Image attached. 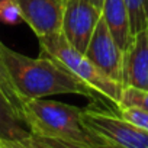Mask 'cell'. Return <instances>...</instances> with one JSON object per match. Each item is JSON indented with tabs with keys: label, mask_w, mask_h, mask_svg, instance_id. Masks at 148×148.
<instances>
[{
	"label": "cell",
	"mask_w": 148,
	"mask_h": 148,
	"mask_svg": "<svg viewBox=\"0 0 148 148\" xmlns=\"http://www.w3.org/2000/svg\"><path fill=\"white\" fill-rule=\"evenodd\" d=\"M96 148H118V147H112V145H99V147H96Z\"/></svg>",
	"instance_id": "d6986e66"
},
{
	"label": "cell",
	"mask_w": 148,
	"mask_h": 148,
	"mask_svg": "<svg viewBox=\"0 0 148 148\" xmlns=\"http://www.w3.org/2000/svg\"><path fill=\"white\" fill-rule=\"evenodd\" d=\"M83 126L103 145L118 148H148V132L123 119L118 110L96 109L93 106L82 109Z\"/></svg>",
	"instance_id": "277c9868"
},
{
	"label": "cell",
	"mask_w": 148,
	"mask_h": 148,
	"mask_svg": "<svg viewBox=\"0 0 148 148\" xmlns=\"http://www.w3.org/2000/svg\"><path fill=\"white\" fill-rule=\"evenodd\" d=\"M2 47H3V42L0 41V89L5 93V96L9 99V102L12 103V106L15 108V110L18 112V115L22 118V108H23V100L21 99L19 93L16 92L15 86H13V82L9 76V73L5 67V62H3V57H2ZM23 121V119H22Z\"/></svg>",
	"instance_id": "7c38bea8"
},
{
	"label": "cell",
	"mask_w": 148,
	"mask_h": 148,
	"mask_svg": "<svg viewBox=\"0 0 148 148\" xmlns=\"http://www.w3.org/2000/svg\"><path fill=\"white\" fill-rule=\"evenodd\" d=\"M0 148H44L36 139L29 135L23 139H15V141H5L0 139Z\"/></svg>",
	"instance_id": "e0dca14e"
},
{
	"label": "cell",
	"mask_w": 148,
	"mask_h": 148,
	"mask_svg": "<svg viewBox=\"0 0 148 148\" xmlns=\"http://www.w3.org/2000/svg\"><path fill=\"white\" fill-rule=\"evenodd\" d=\"M29 135L31 131L0 89V139L15 141L28 138Z\"/></svg>",
	"instance_id": "30bf717a"
},
{
	"label": "cell",
	"mask_w": 148,
	"mask_h": 148,
	"mask_svg": "<svg viewBox=\"0 0 148 148\" xmlns=\"http://www.w3.org/2000/svg\"><path fill=\"white\" fill-rule=\"evenodd\" d=\"M84 54L106 77L122 84L123 51L113 39L103 18H100Z\"/></svg>",
	"instance_id": "8992f818"
},
{
	"label": "cell",
	"mask_w": 148,
	"mask_h": 148,
	"mask_svg": "<svg viewBox=\"0 0 148 148\" xmlns=\"http://www.w3.org/2000/svg\"><path fill=\"white\" fill-rule=\"evenodd\" d=\"M129 13L132 36L144 29H148V0H125Z\"/></svg>",
	"instance_id": "8fae6325"
},
{
	"label": "cell",
	"mask_w": 148,
	"mask_h": 148,
	"mask_svg": "<svg viewBox=\"0 0 148 148\" xmlns=\"http://www.w3.org/2000/svg\"><path fill=\"white\" fill-rule=\"evenodd\" d=\"M102 18L119 48L125 51L132 41L129 13L125 0H105L102 6Z\"/></svg>",
	"instance_id": "9c48e42d"
},
{
	"label": "cell",
	"mask_w": 148,
	"mask_h": 148,
	"mask_svg": "<svg viewBox=\"0 0 148 148\" xmlns=\"http://www.w3.org/2000/svg\"><path fill=\"white\" fill-rule=\"evenodd\" d=\"M122 84L148 90V29L135 34L123 51Z\"/></svg>",
	"instance_id": "ba28073f"
},
{
	"label": "cell",
	"mask_w": 148,
	"mask_h": 148,
	"mask_svg": "<svg viewBox=\"0 0 148 148\" xmlns=\"http://www.w3.org/2000/svg\"><path fill=\"white\" fill-rule=\"evenodd\" d=\"M64 13L61 34L64 38L82 52L93 36V32L102 18V10L89 0H62Z\"/></svg>",
	"instance_id": "5b68a950"
},
{
	"label": "cell",
	"mask_w": 148,
	"mask_h": 148,
	"mask_svg": "<svg viewBox=\"0 0 148 148\" xmlns=\"http://www.w3.org/2000/svg\"><path fill=\"white\" fill-rule=\"evenodd\" d=\"M119 106H135L148 112V90L135 89V87H123Z\"/></svg>",
	"instance_id": "4fadbf2b"
},
{
	"label": "cell",
	"mask_w": 148,
	"mask_h": 148,
	"mask_svg": "<svg viewBox=\"0 0 148 148\" xmlns=\"http://www.w3.org/2000/svg\"><path fill=\"white\" fill-rule=\"evenodd\" d=\"M89 2L93 3L96 8H99V9L102 10V6H103V2H105V0H89Z\"/></svg>",
	"instance_id": "ac0fdd59"
},
{
	"label": "cell",
	"mask_w": 148,
	"mask_h": 148,
	"mask_svg": "<svg viewBox=\"0 0 148 148\" xmlns=\"http://www.w3.org/2000/svg\"><path fill=\"white\" fill-rule=\"evenodd\" d=\"M116 110L123 119L138 126L139 129L148 132V112L147 110L135 108V106H119Z\"/></svg>",
	"instance_id": "5bb4252c"
},
{
	"label": "cell",
	"mask_w": 148,
	"mask_h": 148,
	"mask_svg": "<svg viewBox=\"0 0 148 148\" xmlns=\"http://www.w3.org/2000/svg\"><path fill=\"white\" fill-rule=\"evenodd\" d=\"M2 57L5 67L21 99H42L52 95H80L97 100V93L67 70L57 60L41 55L32 58L3 44Z\"/></svg>",
	"instance_id": "6da1fadb"
},
{
	"label": "cell",
	"mask_w": 148,
	"mask_h": 148,
	"mask_svg": "<svg viewBox=\"0 0 148 148\" xmlns=\"http://www.w3.org/2000/svg\"><path fill=\"white\" fill-rule=\"evenodd\" d=\"M32 136L44 148H92V147H87V145H83V144L64 141V139H58V138H48V136H38V135H32Z\"/></svg>",
	"instance_id": "2e32d148"
},
{
	"label": "cell",
	"mask_w": 148,
	"mask_h": 148,
	"mask_svg": "<svg viewBox=\"0 0 148 148\" xmlns=\"http://www.w3.org/2000/svg\"><path fill=\"white\" fill-rule=\"evenodd\" d=\"M82 108L48 99L23 102L22 119L32 135L58 138L92 148L102 145L82 123Z\"/></svg>",
	"instance_id": "7a4b0ae2"
},
{
	"label": "cell",
	"mask_w": 148,
	"mask_h": 148,
	"mask_svg": "<svg viewBox=\"0 0 148 148\" xmlns=\"http://www.w3.org/2000/svg\"><path fill=\"white\" fill-rule=\"evenodd\" d=\"M0 2H3V0H0Z\"/></svg>",
	"instance_id": "ffe728a7"
},
{
	"label": "cell",
	"mask_w": 148,
	"mask_h": 148,
	"mask_svg": "<svg viewBox=\"0 0 148 148\" xmlns=\"http://www.w3.org/2000/svg\"><path fill=\"white\" fill-rule=\"evenodd\" d=\"M21 18L34 31L36 38L61 32L64 2L62 0H15Z\"/></svg>",
	"instance_id": "52a82bcc"
},
{
	"label": "cell",
	"mask_w": 148,
	"mask_h": 148,
	"mask_svg": "<svg viewBox=\"0 0 148 148\" xmlns=\"http://www.w3.org/2000/svg\"><path fill=\"white\" fill-rule=\"evenodd\" d=\"M22 21L19 8L15 0H3L0 2V22L6 25H18Z\"/></svg>",
	"instance_id": "9a60e30c"
},
{
	"label": "cell",
	"mask_w": 148,
	"mask_h": 148,
	"mask_svg": "<svg viewBox=\"0 0 148 148\" xmlns=\"http://www.w3.org/2000/svg\"><path fill=\"white\" fill-rule=\"evenodd\" d=\"M38 41H39L41 55H47L57 60L67 70H70L74 76H77L80 80L89 84L100 97L109 100L118 109L123 92V86L121 83L106 77L86 57V54L74 48L64 38L61 32L38 38Z\"/></svg>",
	"instance_id": "3957f363"
}]
</instances>
